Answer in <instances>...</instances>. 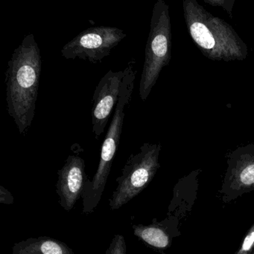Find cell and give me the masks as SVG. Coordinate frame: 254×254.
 <instances>
[{"instance_id":"14","label":"cell","mask_w":254,"mask_h":254,"mask_svg":"<svg viewBox=\"0 0 254 254\" xmlns=\"http://www.w3.org/2000/svg\"><path fill=\"white\" fill-rule=\"evenodd\" d=\"M0 203L4 204H11L13 203V195L2 186H0Z\"/></svg>"},{"instance_id":"6","label":"cell","mask_w":254,"mask_h":254,"mask_svg":"<svg viewBox=\"0 0 254 254\" xmlns=\"http://www.w3.org/2000/svg\"><path fill=\"white\" fill-rule=\"evenodd\" d=\"M126 37L120 28L92 27L82 31L64 45L61 55L67 60L80 59L91 64L101 63Z\"/></svg>"},{"instance_id":"9","label":"cell","mask_w":254,"mask_h":254,"mask_svg":"<svg viewBox=\"0 0 254 254\" xmlns=\"http://www.w3.org/2000/svg\"><path fill=\"white\" fill-rule=\"evenodd\" d=\"M81 151H74L69 155L62 168L58 171L56 192L58 203L66 211L74 207L82 198L85 184L89 179L85 172V161L80 155Z\"/></svg>"},{"instance_id":"12","label":"cell","mask_w":254,"mask_h":254,"mask_svg":"<svg viewBox=\"0 0 254 254\" xmlns=\"http://www.w3.org/2000/svg\"><path fill=\"white\" fill-rule=\"evenodd\" d=\"M105 254H127L126 242L121 234L114 236Z\"/></svg>"},{"instance_id":"13","label":"cell","mask_w":254,"mask_h":254,"mask_svg":"<svg viewBox=\"0 0 254 254\" xmlns=\"http://www.w3.org/2000/svg\"><path fill=\"white\" fill-rule=\"evenodd\" d=\"M254 249V223L248 231L238 250L234 254H251Z\"/></svg>"},{"instance_id":"1","label":"cell","mask_w":254,"mask_h":254,"mask_svg":"<svg viewBox=\"0 0 254 254\" xmlns=\"http://www.w3.org/2000/svg\"><path fill=\"white\" fill-rule=\"evenodd\" d=\"M41 71L40 49L34 35L28 34L13 51L4 80L7 113L23 135H26L35 116Z\"/></svg>"},{"instance_id":"8","label":"cell","mask_w":254,"mask_h":254,"mask_svg":"<svg viewBox=\"0 0 254 254\" xmlns=\"http://www.w3.org/2000/svg\"><path fill=\"white\" fill-rule=\"evenodd\" d=\"M125 74V70H109L95 87L92 100V126L96 140H99L104 132L112 111L116 107Z\"/></svg>"},{"instance_id":"16","label":"cell","mask_w":254,"mask_h":254,"mask_svg":"<svg viewBox=\"0 0 254 254\" xmlns=\"http://www.w3.org/2000/svg\"><path fill=\"white\" fill-rule=\"evenodd\" d=\"M226 0H204V2L214 7H224Z\"/></svg>"},{"instance_id":"5","label":"cell","mask_w":254,"mask_h":254,"mask_svg":"<svg viewBox=\"0 0 254 254\" xmlns=\"http://www.w3.org/2000/svg\"><path fill=\"white\" fill-rule=\"evenodd\" d=\"M161 143H144L137 153L131 154L116 179L117 187L109 199L112 210L128 204L152 182L161 165Z\"/></svg>"},{"instance_id":"17","label":"cell","mask_w":254,"mask_h":254,"mask_svg":"<svg viewBox=\"0 0 254 254\" xmlns=\"http://www.w3.org/2000/svg\"><path fill=\"white\" fill-rule=\"evenodd\" d=\"M254 254V250H253V252H252V254Z\"/></svg>"},{"instance_id":"7","label":"cell","mask_w":254,"mask_h":254,"mask_svg":"<svg viewBox=\"0 0 254 254\" xmlns=\"http://www.w3.org/2000/svg\"><path fill=\"white\" fill-rule=\"evenodd\" d=\"M254 190V143L240 146L228 158V169L219 193L230 203Z\"/></svg>"},{"instance_id":"4","label":"cell","mask_w":254,"mask_h":254,"mask_svg":"<svg viewBox=\"0 0 254 254\" xmlns=\"http://www.w3.org/2000/svg\"><path fill=\"white\" fill-rule=\"evenodd\" d=\"M171 28L169 6L157 0L152 11L150 32L146 43L139 93L142 101L149 98L160 74L171 60Z\"/></svg>"},{"instance_id":"15","label":"cell","mask_w":254,"mask_h":254,"mask_svg":"<svg viewBox=\"0 0 254 254\" xmlns=\"http://www.w3.org/2000/svg\"><path fill=\"white\" fill-rule=\"evenodd\" d=\"M235 2L236 0H226L223 7L224 10L228 13L231 18L233 17V8Z\"/></svg>"},{"instance_id":"2","label":"cell","mask_w":254,"mask_h":254,"mask_svg":"<svg viewBox=\"0 0 254 254\" xmlns=\"http://www.w3.org/2000/svg\"><path fill=\"white\" fill-rule=\"evenodd\" d=\"M183 15L189 35L203 55L214 61H243L249 48L232 25L215 16L196 0H183Z\"/></svg>"},{"instance_id":"11","label":"cell","mask_w":254,"mask_h":254,"mask_svg":"<svg viewBox=\"0 0 254 254\" xmlns=\"http://www.w3.org/2000/svg\"><path fill=\"white\" fill-rule=\"evenodd\" d=\"M11 254H75L66 243L47 237H31L13 245Z\"/></svg>"},{"instance_id":"10","label":"cell","mask_w":254,"mask_h":254,"mask_svg":"<svg viewBox=\"0 0 254 254\" xmlns=\"http://www.w3.org/2000/svg\"><path fill=\"white\" fill-rule=\"evenodd\" d=\"M134 234L145 244L159 250L170 248L174 238L180 237L178 220L174 216H169L161 222L154 219L149 225H133Z\"/></svg>"},{"instance_id":"3","label":"cell","mask_w":254,"mask_h":254,"mask_svg":"<svg viewBox=\"0 0 254 254\" xmlns=\"http://www.w3.org/2000/svg\"><path fill=\"white\" fill-rule=\"evenodd\" d=\"M124 70L125 74L122 80L119 99L101 146L98 167L92 180L88 179L86 181L82 194V213L85 214L92 213L101 201L113 165L115 154L120 142L125 114L132 98L134 81L137 75L136 61L134 58L128 63L126 68Z\"/></svg>"}]
</instances>
